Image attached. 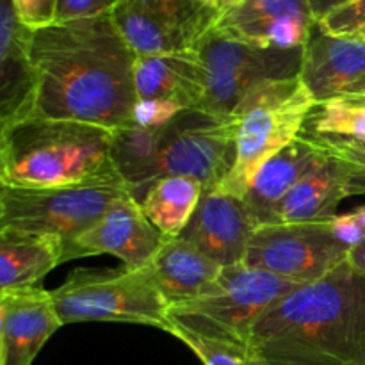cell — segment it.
Here are the masks:
<instances>
[{
  "label": "cell",
  "instance_id": "obj_18",
  "mask_svg": "<svg viewBox=\"0 0 365 365\" xmlns=\"http://www.w3.org/2000/svg\"><path fill=\"white\" fill-rule=\"evenodd\" d=\"M34 31L18 18L13 0L0 2V125L32 116L38 73L32 61Z\"/></svg>",
  "mask_w": 365,
  "mask_h": 365
},
{
  "label": "cell",
  "instance_id": "obj_6",
  "mask_svg": "<svg viewBox=\"0 0 365 365\" xmlns=\"http://www.w3.org/2000/svg\"><path fill=\"white\" fill-rule=\"evenodd\" d=\"M298 285L253 269L245 262L225 266L214 291L170 309V321L196 334L250 348L257 321Z\"/></svg>",
  "mask_w": 365,
  "mask_h": 365
},
{
  "label": "cell",
  "instance_id": "obj_13",
  "mask_svg": "<svg viewBox=\"0 0 365 365\" xmlns=\"http://www.w3.org/2000/svg\"><path fill=\"white\" fill-rule=\"evenodd\" d=\"M164 241L166 237L143 212L138 196L128 192L110 203L106 214L75 239L64 253V262L78 257L113 255L127 269H139L153 259Z\"/></svg>",
  "mask_w": 365,
  "mask_h": 365
},
{
  "label": "cell",
  "instance_id": "obj_10",
  "mask_svg": "<svg viewBox=\"0 0 365 365\" xmlns=\"http://www.w3.org/2000/svg\"><path fill=\"white\" fill-rule=\"evenodd\" d=\"M349 252L351 246L335 230L334 220L274 223L257 228L242 262L294 284H310L348 260Z\"/></svg>",
  "mask_w": 365,
  "mask_h": 365
},
{
  "label": "cell",
  "instance_id": "obj_23",
  "mask_svg": "<svg viewBox=\"0 0 365 365\" xmlns=\"http://www.w3.org/2000/svg\"><path fill=\"white\" fill-rule=\"evenodd\" d=\"M203 191V184L195 178L164 177L150 184L139 202L150 223L164 237H178L191 221Z\"/></svg>",
  "mask_w": 365,
  "mask_h": 365
},
{
  "label": "cell",
  "instance_id": "obj_1",
  "mask_svg": "<svg viewBox=\"0 0 365 365\" xmlns=\"http://www.w3.org/2000/svg\"><path fill=\"white\" fill-rule=\"evenodd\" d=\"M36 116L118 128L135 123L134 52L113 13L56 21L34 31Z\"/></svg>",
  "mask_w": 365,
  "mask_h": 365
},
{
  "label": "cell",
  "instance_id": "obj_32",
  "mask_svg": "<svg viewBox=\"0 0 365 365\" xmlns=\"http://www.w3.org/2000/svg\"><path fill=\"white\" fill-rule=\"evenodd\" d=\"M200 2L205 4V6H209L210 9L217 11L220 14H223V13H227V11L237 7L239 4H242L245 0H200Z\"/></svg>",
  "mask_w": 365,
  "mask_h": 365
},
{
  "label": "cell",
  "instance_id": "obj_11",
  "mask_svg": "<svg viewBox=\"0 0 365 365\" xmlns=\"http://www.w3.org/2000/svg\"><path fill=\"white\" fill-rule=\"evenodd\" d=\"M113 16L138 56H159L195 50L221 14L200 0H121Z\"/></svg>",
  "mask_w": 365,
  "mask_h": 365
},
{
  "label": "cell",
  "instance_id": "obj_3",
  "mask_svg": "<svg viewBox=\"0 0 365 365\" xmlns=\"http://www.w3.org/2000/svg\"><path fill=\"white\" fill-rule=\"evenodd\" d=\"M113 132L114 164L135 196L164 177H189L205 189L221 187L234 170L235 118L185 109L160 125Z\"/></svg>",
  "mask_w": 365,
  "mask_h": 365
},
{
  "label": "cell",
  "instance_id": "obj_19",
  "mask_svg": "<svg viewBox=\"0 0 365 365\" xmlns=\"http://www.w3.org/2000/svg\"><path fill=\"white\" fill-rule=\"evenodd\" d=\"M170 309L214 291L223 266L182 237H166L146 264Z\"/></svg>",
  "mask_w": 365,
  "mask_h": 365
},
{
  "label": "cell",
  "instance_id": "obj_4",
  "mask_svg": "<svg viewBox=\"0 0 365 365\" xmlns=\"http://www.w3.org/2000/svg\"><path fill=\"white\" fill-rule=\"evenodd\" d=\"M113 139L110 128L36 114L0 125V185L43 189L123 180Z\"/></svg>",
  "mask_w": 365,
  "mask_h": 365
},
{
  "label": "cell",
  "instance_id": "obj_14",
  "mask_svg": "<svg viewBox=\"0 0 365 365\" xmlns=\"http://www.w3.org/2000/svg\"><path fill=\"white\" fill-rule=\"evenodd\" d=\"M299 78L316 103L364 96L365 38L359 34H328L316 24L303 46Z\"/></svg>",
  "mask_w": 365,
  "mask_h": 365
},
{
  "label": "cell",
  "instance_id": "obj_20",
  "mask_svg": "<svg viewBox=\"0 0 365 365\" xmlns=\"http://www.w3.org/2000/svg\"><path fill=\"white\" fill-rule=\"evenodd\" d=\"M327 159L328 155L323 150L303 138L294 139L282 152L271 157L260 168L246 195L242 196L259 227L273 225L274 212L284 196Z\"/></svg>",
  "mask_w": 365,
  "mask_h": 365
},
{
  "label": "cell",
  "instance_id": "obj_9",
  "mask_svg": "<svg viewBox=\"0 0 365 365\" xmlns=\"http://www.w3.org/2000/svg\"><path fill=\"white\" fill-rule=\"evenodd\" d=\"M195 50L205 73V96L200 109L227 120L234 118L253 89L299 77L303 63V48H264L228 38L216 29Z\"/></svg>",
  "mask_w": 365,
  "mask_h": 365
},
{
  "label": "cell",
  "instance_id": "obj_25",
  "mask_svg": "<svg viewBox=\"0 0 365 365\" xmlns=\"http://www.w3.org/2000/svg\"><path fill=\"white\" fill-rule=\"evenodd\" d=\"M299 138L323 150L327 155L337 160L348 177V191L351 196L365 195V143L356 139L331 134H316L302 130Z\"/></svg>",
  "mask_w": 365,
  "mask_h": 365
},
{
  "label": "cell",
  "instance_id": "obj_7",
  "mask_svg": "<svg viewBox=\"0 0 365 365\" xmlns=\"http://www.w3.org/2000/svg\"><path fill=\"white\" fill-rule=\"evenodd\" d=\"M52 292L63 324L116 321L155 327L166 331L170 303L146 267L139 269H75Z\"/></svg>",
  "mask_w": 365,
  "mask_h": 365
},
{
  "label": "cell",
  "instance_id": "obj_15",
  "mask_svg": "<svg viewBox=\"0 0 365 365\" xmlns=\"http://www.w3.org/2000/svg\"><path fill=\"white\" fill-rule=\"evenodd\" d=\"M257 228L259 223L242 196L212 187L203 191L191 221L178 237L225 267L245 260Z\"/></svg>",
  "mask_w": 365,
  "mask_h": 365
},
{
  "label": "cell",
  "instance_id": "obj_17",
  "mask_svg": "<svg viewBox=\"0 0 365 365\" xmlns=\"http://www.w3.org/2000/svg\"><path fill=\"white\" fill-rule=\"evenodd\" d=\"M61 327L50 291L38 285L0 291V365H32Z\"/></svg>",
  "mask_w": 365,
  "mask_h": 365
},
{
  "label": "cell",
  "instance_id": "obj_5",
  "mask_svg": "<svg viewBox=\"0 0 365 365\" xmlns=\"http://www.w3.org/2000/svg\"><path fill=\"white\" fill-rule=\"evenodd\" d=\"M314 106L316 102L299 77L253 89L234 114L235 164L220 189L245 196L260 168L299 138Z\"/></svg>",
  "mask_w": 365,
  "mask_h": 365
},
{
  "label": "cell",
  "instance_id": "obj_8",
  "mask_svg": "<svg viewBox=\"0 0 365 365\" xmlns=\"http://www.w3.org/2000/svg\"><path fill=\"white\" fill-rule=\"evenodd\" d=\"M132 192L123 180L86 182L63 187L0 185V230L59 237L64 253L78 235L106 214L110 203Z\"/></svg>",
  "mask_w": 365,
  "mask_h": 365
},
{
  "label": "cell",
  "instance_id": "obj_26",
  "mask_svg": "<svg viewBox=\"0 0 365 365\" xmlns=\"http://www.w3.org/2000/svg\"><path fill=\"white\" fill-rule=\"evenodd\" d=\"M166 331L184 342L203 365H262L252 355L250 348L196 334L173 321L168 323Z\"/></svg>",
  "mask_w": 365,
  "mask_h": 365
},
{
  "label": "cell",
  "instance_id": "obj_30",
  "mask_svg": "<svg viewBox=\"0 0 365 365\" xmlns=\"http://www.w3.org/2000/svg\"><path fill=\"white\" fill-rule=\"evenodd\" d=\"M349 216H351V220L355 221V225L359 227L360 242L356 246H353L351 252H349L348 260L356 267V269L365 273V205L351 210Z\"/></svg>",
  "mask_w": 365,
  "mask_h": 365
},
{
  "label": "cell",
  "instance_id": "obj_12",
  "mask_svg": "<svg viewBox=\"0 0 365 365\" xmlns=\"http://www.w3.org/2000/svg\"><path fill=\"white\" fill-rule=\"evenodd\" d=\"M135 93L134 125H160L180 110L200 109L205 96V73L196 50L138 56Z\"/></svg>",
  "mask_w": 365,
  "mask_h": 365
},
{
  "label": "cell",
  "instance_id": "obj_31",
  "mask_svg": "<svg viewBox=\"0 0 365 365\" xmlns=\"http://www.w3.org/2000/svg\"><path fill=\"white\" fill-rule=\"evenodd\" d=\"M353 2V0H310V6H312V11H314V16H316V20H323L327 14L334 13L335 9H339V7L346 6V4Z\"/></svg>",
  "mask_w": 365,
  "mask_h": 365
},
{
  "label": "cell",
  "instance_id": "obj_24",
  "mask_svg": "<svg viewBox=\"0 0 365 365\" xmlns=\"http://www.w3.org/2000/svg\"><path fill=\"white\" fill-rule=\"evenodd\" d=\"M303 130L341 135L365 143V95L316 103Z\"/></svg>",
  "mask_w": 365,
  "mask_h": 365
},
{
  "label": "cell",
  "instance_id": "obj_22",
  "mask_svg": "<svg viewBox=\"0 0 365 365\" xmlns=\"http://www.w3.org/2000/svg\"><path fill=\"white\" fill-rule=\"evenodd\" d=\"M64 262L59 237L20 230H0V291L38 285Z\"/></svg>",
  "mask_w": 365,
  "mask_h": 365
},
{
  "label": "cell",
  "instance_id": "obj_16",
  "mask_svg": "<svg viewBox=\"0 0 365 365\" xmlns=\"http://www.w3.org/2000/svg\"><path fill=\"white\" fill-rule=\"evenodd\" d=\"M310 0H245L221 14L216 31L264 48H303L316 27Z\"/></svg>",
  "mask_w": 365,
  "mask_h": 365
},
{
  "label": "cell",
  "instance_id": "obj_2",
  "mask_svg": "<svg viewBox=\"0 0 365 365\" xmlns=\"http://www.w3.org/2000/svg\"><path fill=\"white\" fill-rule=\"evenodd\" d=\"M262 365H365V273L349 260L302 284L253 327Z\"/></svg>",
  "mask_w": 365,
  "mask_h": 365
},
{
  "label": "cell",
  "instance_id": "obj_21",
  "mask_svg": "<svg viewBox=\"0 0 365 365\" xmlns=\"http://www.w3.org/2000/svg\"><path fill=\"white\" fill-rule=\"evenodd\" d=\"M346 198H349L346 171L328 155L319 168L310 171L284 196L274 212V223L331 221L339 216V205Z\"/></svg>",
  "mask_w": 365,
  "mask_h": 365
},
{
  "label": "cell",
  "instance_id": "obj_29",
  "mask_svg": "<svg viewBox=\"0 0 365 365\" xmlns=\"http://www.w3.org/2000/svg\"><path fill=\"white\" fill-rule=\"evenodd\" d=\"M121 0H59L57 21L113 13Z\"/></svg>",
  "mask_w": 365,
  "mask_h": 365
},
{
  "label": "cell",
  "instance_id": "obj_27",
  "mask_svg": "<svg viewBox=\"0 0 365 365\" xmlns=\"http://www.w3.org/2000/svg\"><path fill=\"white\" fill-rule=\"evenodd\" d=\"M317 24L328 34H356L365 27V0H353V2L335 9L334 13L327 14Z\"/></svg>",
  "mask_w": 365,
  "mask_h": 365
},
{
  "label": "cell",
  "instance_id": "obj_33",
  "mask_svg": "<svg viewBox=\"0 0 365 365\" xmlns=\"http://www.w3.org/2000/svg\"><path fill=\"white\" fill-rule=\"evenodd\" d=\"M356 34H359V36H362V38H365V27H364L362 31H360V32H356Z\"/></svg>",
  "mask_w": 365,
  "mask_h": 365
},
{
  "label": "cell",
  "instance_id": "obj_28",
  "mask_svg": "<svg viewBox=\"0 0 365 365\" xmlns=\"http://www.w3.org/2000/svg\"><path fill=\"white\" fill-rule=\"evenodd\" d=\"M18 18L32 31H39L57 21L59 0H13Z\"/></svg>",
  "mask_w": 365,
  "mask_h": 365
}]
</instances>
